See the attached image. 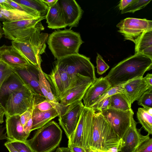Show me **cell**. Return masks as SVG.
<instances>
[{
    "label": "cell",
    "instance_id": "e575fe53",
    "mask_svg": "<svg viewBox=\"0 0 152 152\" xmlns=\"http://www.w3.org/2000/svg\"><path fill=\"white\" fill-rule=\"evenodd\" d=\"M7 140L18 152H35L27 142V140L25 141Z\"/></svg>",
    "mask_w": 152,
    "mask_h": 152
},
{
    "label": "cell",
    "instance_id": "c3c4849f",
    "mask_svg": "<svg viewBox=\"0 0 152 152\" xmlns=\"http://www.w3.org/2000/svg\"><path fill=\"white\" fill-rule=\"evenodd\" d=\"M6 127L0 126V140L4 139L8 140L6 133H4Z\"/></svg>",
    "mask_w": 152,
    "mask_h": 152
},
{
    "label": "cell",
    "instance_id": "91938a15",
    "mask_svg": "<svg viewBox=\"0 0 152 152\" xmlns=\"http://www.w3.org/2000/svg\"><path fill=\"white\" fill-rule=\"evenodd\" d=\"M2 9H2V7H1V5H0V10Z\"/></svg>",
    "mask_w": 152,
    "mask_h": 152
},
{
    "label": "cell",
    "instance_id": "7a4b0ae2",
    "mask_svg": "<svg viewBox=\"0 0 152 152\" xmlns=\"http://www.w3.org/2000/svg\"><path fill=\"white\" fill-rule=\"evenodd\" d=\"M48 48L54 58L58 60L78 53L83 42L80 34L71 29H57L48 36Z\"/></svg>",
    "mask_w": 152,
    "mask_h": 152
},
{
    "label": "cell",
    "instance_id": "ab89813d",
    "mask_svg": "<svg viewBox=\"0 0 152 152\" xmlns=\"http://www.w3.org/2000/svg\"><path fill=\"white\" fill-rule=\"evenodd\" d=\"M111 104L110 96L100 102L95 106L91 107L95 112H102L110 107Z\"/></svg>",
    "mask_w": 152,
    "mask_h": 152
},
{
    "label": "cell",
    "instance_id": "7bdbcfd3",
    "mask_svg": "<svg viewBox=\"0 0 152 152\" xmlns=\"http://www.w3.org/2000/svg\"><path fill=\"white\" fill-rule=\"evenodd\" d=\"M71 152H88V151L84 148L78 145H70L68 147Z\"/></svg>",
    "mask_w": 152,
    "mask_h": 152
},
{
    "label": "cell",
    "instance_id": "603a6c76",
    "mask_svg": "<svg viewBox=\"0 0 152 152\" xmlns=\"http://www.w3.org/2000/svg\"><path fill=\"white\" fill-rule=\"evenodd\" d=\"M45 19L48 27L50 28L59 29L67 26L58 0L54 5L49 8Z\"/></svg>",
    "mask_w": 152,
    "mask_h": 152
},
{
    "label": "cell",
    "instance_id": "8d00e7d4",
    "mask_svg": "<svg viewBox=\"0 0 152 152\" xmlns=\"http://www.w3.org/2000/svg\"><path fill=\"white\" fill-rule=\"evenodd\" d=\"M118 93H122L121 85L110 87L94 103L91 108L95 106L102 100Z\"/></svg>",
    "mask_w": 152,
    "mask_h": 152
},
{
    "label": "cell",
    "instance_id": "7402d4cb",
    "mask_svg": "<svg viewBox=\"0 0 152 152\" xmlns=\"http://www.w3.org/2000/svg\"><path fill=\"white\" fill-rule=\"evenodd\" d=\"M12 44L29 64L36 67L41 66L40 54L33 45L28 43L15 41H12Z\"/></svg>",
    "mask_w": 152,
    "mask_h": 152
},
{
    "label": "cell",
    "instance_id": "6f0895ef",
    "mask_svg": "<svg viewBox=\"0 0 152 152\" xmlns=\"http://www.w3.org/2000/svg\"><path fill=\"white\" fill-rule=\"evenodd\" d=\"M145 109L148 113L151 115H152V108H148Z\"/></svg>",
    "mask_w": 152,
    "mask_h": 152
},
{
    "label": "cell",
    "instance_id": "44dd1931",
    "mask_svg": "<svg viewBox=\"0 0 152 152\" xmlns=\"http://www.w3.org/2000/svg\"><path fill=\"white\" fill-rule=\"evenodd\" d=\"M6 129L8 140L25 141L29 136L24 131L19 115L6 117Z\"/></svg>",
    "mask_w": 152,
    "mask_h": 152
},
{
    "label": "cell",
    "instance_id": "83f0119b",
    "mask_svg": "<svg viewBox=\"0 0 152 152\" xmlns=\"http://www.w3.org/2000/svg\"><path fill=\"white\" fill-rule=\"evenodd\" d=\"M0 12L7 20L10 21L32 19L39 18L34 17L15 9L9 10L2 9L0 10Z\"/></svg>",
    "mask_w": 152,
    "mask_h": 152
},
{
    "label": "cell",
    "instance_id": "4dcf8cb0",
    "mask_svg": "<svg viewBox=\"0 0 152 152\" xmlns=\"http://www.w3.org/2000/svg\"><path fill=\"white\" fill-rule=\"evenodd\" d=\"M135 53H140L152 46V29L145 32L135 44Z\"/></svg>",
    "mask_w": 152,
    "mask_h": 152
},
{
    "label": "cell",
    "instance_id": "7c38bea8",
    "mask_svg": "<svg viewBox=\"0 0 152 152\" xmlns=\"http://www.w3.org/2000/svg\"><path fill=\"white\" fill-rule=\"evenodd\" d=\"M44 74L53 91L54 95L58 101L61 100L72 86L77 75L72 76L55 68H53L49 74L45 73Z\"/></svg>",
    "mask_w": 152,
    "mask_h": 152
},
{
    "label": "cell",
    "instance_id": "b9f144b4",
    "mask_svg": "<svg viewBox=\"0 0 152 152\" xmlns=\"http://www.w3.org/2000/svg\"><path fill=\"white\" fill-rule=\"evenodd\" d=\"M34 104L20 115V122L23 126L31 117L32 110Z\"/></svg>",
    "mask_w": 152,
    "mask_h": 152
},
{
    "label": "cell",
    "instance_id": "277c9868",
    "mask_svg": "<svg viewBox=\"0 0 152 152\" xmlns=\"http://www.w3.org/2000/svg\"><path fill=\"white\" fill-rule=\"evenodd\" d=\"M62 134L58 124L51 121L37 129L33 137L27 141L35 152H52L61 142Z\"/></svg>",
    "mask_w": 152,
    "mask_h": 152
},
{
    "label": "cell",
    "instance_id": "f907efd6",
    "mask_svg": "<svg viewBox=\"0 0 152 152\" xmlns=\"http://www.w3.org/2000/svg\"><path fill=\"white\" fill-rule=\"evenodd\" d=\"M144 78L148 84L152 86V74L148 73Z\"/></svg>",
    "mask_w": 152,
    "mask_h": 152
},
{
    "label": "cell",
    "instance_id": "f1b7e54d",
    "mask_svg": "<svg viewBox=\"0 0 152 152\" xmlns=\"http://www.w3.org/2000/svg\"><path fill=\"white\" fill-rule=\"evenodd\" d=\"M139 123L149 135L152 134V115L148 113L145 109L139 107L137 113Z\"/></svg>",
    "mask_w": 152,
    "mask_h": 152
},
{
    "label": "cell",
    "instance_id": "9f6ffc18",
    "mask_svg": "<svg viewBox=\"0 0 152 152\" xmlns=\"http://www.w3.org/2000/svg\"><path fill=\"white\" fill-rule=\"evenodd\" d=\"M0 21L4 22L6 21H7V20L4 18L3 15H2V14L0 12Z\"/></svg>",
    "mask_w": 152,
    "mask_h": 152
},
{
    "label": "cell",
    "instance_id": "d590c367",
    "mask_svg": "<svg viewBox=\"0 0 152 152\" xmlns=\"http://www.w3.org/2000/svg\"><path fill=\"white\" fill-rule=\"evenodd\" d=\"M9 4L14 9L22 11L36 17H39L42 16L37 12L32 9L22 4L18 3L12 0H8Z\"/></svg>",
    "mask_w": 152,
    "mask_h": 152
},
{
    "label": "cell",
    "instance_id": "f546056e",
    "mask_svg": "<svg viewBox=\"0 0 152 152\" xmlns=\"http://www.w3.org/2000/svg\"><path fill=\"white\" fill-rule=\"evenodd\" d=\"M16 2L28 7L37 12L42 16H46L48 7L42 0H15Z\"/></svg>",
    "mask_w": 152,
    "mask_h": 152
},
{
    "label": "cell",
    "instance_id": "816d5d0a",
    "mask_svg": "<svg viewBox=\"0 0 152 152\" xmlns=\"http://www.w3.org/2000/svg\"><path fill=\"white\" fill-rule=\"evenodd\" d=\"M58 0H42L48 7H51L54 5Z\"/></svg>",
    "mask_w": 152,
    "mask_h": 152
},
{
    "label": "cell",
    "instance_id": "ee69618b",
    "mask_svg": "<svg viewBox=\"0 0 152 152\" xmlns=\"http://www.w3.org/2000/svg\"><path fill=\"white\" fill-rule=\"evenodd\" d=\"M32 126V121L31 117L27 123L23 126L24 131L28 135H29Z\"/></svg>",
    "mask_w": 152,
    "mask_h": 152
},
{
    "label": "cell",
    "instance_id": "ba28073f",
    "mask_svg": "<svg viewBox=\"0 0 152 152\" xmlns=\"http://www.w3.org/2000/svg\"><path fill=\"white\" fill-rule=\"evenodd\" d=\"M116 27L125 39L135 44L145 32L152 29V21L146 19L128 18L122 20Z\"/></svg>",
    "mask_w": 152,
    "mask_h": 152
},
{
    "label": "cell",
    "instance_id": "db71d44e",
    "mask_svg": "<svg viewBox=\"0 0 152 152\" xmlns=\"http://www.w3.org/2000/svg\"><path fill=\"white\" fill-rule=\"evenodd\" d=\"M119 145L118 146L113 147L106 152H119Z\"/></svg>",
    "mask_w": 152,
    "mask_h": 152
},
{
    "label": "cell",
    "instance_id": "60d3db41",
    "mask_svg": "<svg viewBox=\"0 0 152 152\" xmlns=\"http://www.w3.org/2000/svg\"><path fill=\"white\" fill-rule=\"evenodd\" d=\"M135 152H152V138L150 137L143 142Z\"/></svg>",
    "mask_w": 152,
    "mask_h": 152
},
{
    "label": "cell",
    "instance_id": "7dc6e473",
    "mask_svg": "<svg viewBox=\"0 0 152 152\" xmlns=\"http://www.w3.org/2000/svg\"><path fill=\"white\" fill-rule=\"evenodd\" d=\"M5 113L6 111L4 107L0 102V124H1L4 122L3 118Z\"/></svg>",
    "mask_w": 152,
    "mask_h": 152
},
{
    "label": "cell",
    "instance_id": "8fae6325",
    "mask_svg": "<svg viewBox=\"0 0 152 152\" xmlns=\"http://www.w3.org/2000/svg\"><path fill=\"white\" fill-rule=\"evenodd\" d=\"M101 113L110 123L120 139L131 126L134 114L132 109L123 111L111 108Z\"/></svg>",
    "mask_w": 152,
    "mask_h": 152
},
{
    "label": "cell",
    "instance_id": "681fc988",
    "mask_svg": "<svg viewBox=\"0 0 152 152\" xmlns=\"http://www.w3.org/2000/svg\"><path fill=\"white\" fill-rule=\"evenodd\" d=\"M4 145L9 152H18L11 145L8 141L6 142Z\"/></svg>",
    "mask_w": 152,
    "mask_h": 152
},
{
    "label": "cell",
    "instance_id": "f5cc1de1",
    "mask_svg": "<svg viewBox=\"0 0 152 152\" xmlns=\"http://www.w3.org/2000/svg\"><path fill=\"white\" fill-rule=\"evenodd\" d=\"M56 152H71V151L68 147H63L57 148Z\"/></svg>",
    "mask_w": 152,
    "mask_h": 152
},
{
    "label": "cell",
    "instance_id": "f6af8a7d",
    "mask_svg": "<svg viewBox=\"0 0 152 152\" xmlns=\"http://www.w3.org/2000/svg\"><path fill=\"white\" fill-rule=\"evenodd\" d=\"M0 5L3 9L6 10L14 9L9 4L8 0H0Z\"/></svg>",
    "mask_w": 152,
    "mask_h": 152
},
{
    "label": "cell",
    "instance_id": "484cf974",
    "mask_svg": "<svg viewBox=\"0 0 152 152\" xmlns=\"http://www.w3.org/2000/svg\"><path fill=\"white\" fill-rule=\"evenodd\" d=\"M38 69L39 86L45 99L56 103H59L52 91L50 85L46 79L41 66H39Z\"/></svg>",
    "mask_w": 152,
    "mask_h": 152
},
{
    "label": "cell",
    "instance_id": "cb8c5ba5",
    "mask_svg": "<svg viewBox=\"0 0 152 152\" xmlns=\"http://www.w3.org/2000/svg\"><path fill=\"white\" fill-rule=\"evenodd\" d=\"M58 115L59 113L57 109L41 111L33 107L31 115L32 121L31 131L42 127Z\"/></svg>",
    "mask_w": 152,
    "mask_h": 152
},
{
    "label": "cell",
    "instance_id": "9c48e42d",
    "mask_svg": "<svg viewBox=\"0 0 152 152\" xmlns=\"http://www.w3.org/2000/svg\"><path fill=\"white\" fill-rule=\"evenodd\" d=\"M44 29L43 26L33 27L5 37L12 41L28 43L36 48L41 55L45 52L48 37L47 33L41 32Z\"/></svg>",
    "mask_w": 152,
    "mask_h": 152
},
{
    "label": "cell",
    "instance_id": "9a60e30c",
    "mask_svg": "<svg viewBox=\"0 0 152 152\" xmlns=\"http://www.w3.org/2000/svg\"><path fill=\"white\" fill-rule=\"evenodd\" d=\"M137 124L133 118L131 126L121 139L119 152H135L141 143L150 137L148 134H141L140 129L137 128Z\"/></svg>",
    "mask_w": 152,
    "mask_h": 152
},
{
    "label": "cell",
    "instance_id": "bcb514c9",
    "mask_svg": "<svg viewBox=\"0 0 152 152\" xmlns=\"http://www.w3.org/2000/svg\"><path fill=\"white\" fill-rule=\"evenodd\" d=\"M133 0H121L118 4V8L120 10H122L127 7Z\"/></svg>",
    "mask_w": 152,
    "mask_h": 152
},
{
    "label": "cell",
    "instance_id": "e0dca14e",
    "mask_svg": "<svg viewBox=\"0 0 152 152\" xmlns=\"http://www.w3.org/2000/svg\"><path fill=\"white\" fill-rule=\"evenodd\" d=\"M122 93L130 101L131 104L138 101L150 86L143 77L137 78L121 85Z\"/></svg>",
    "mask_w": 152,
    "mask_h": 152
},
{
    "label": "cell",
    "instance_id": "6da1fadb",
    "mask_svg": "<svg viewBox=\"0 0 152 152\" xmlns=\"http://www.w3.org/2000/svg\"><path fill=\"white\" fill-rule=\"evenodd\" d=\"M152 68V59L140 53H135L118 63L105 77L111 87L121 85L129 81L143 77Z\"/></svg>",
    "mask_w": 152,
    "mask_h": 152
},
{
    "label": "cell",
    "instance_id": "d6986e66",
    "mask_svg": "<svg viewBox=\"0 0 152 152\" xmlns=\"http://www.w3.org/2000/svg\"><path fill=\"white\" fill-rule=\"evenodd\" d=\"M0 61L11 68L23 67L29 64L20 53L12 45L0 47Z\"/></svg>",
    "mask_w": 152,
    "mask_h": 152
},
{
    "label": "cell",
    "instance_id": "ac0fdd59",
    "mask_svg": "<svg viewBox=\"0 0 152 152\" xmlns=\"http://www.w3.org/2000/svg\"><path fill=\"white\" fill-rule=\"evenodd\" d=\"M111 86L104 77L97 78L89 87L82 99L84 107L91 108L94 103Z\"/></svg>",
    "mask_w": 152,
    "mask_h": 152
},
{
    "label": "cell",
    "instance_id": "74e56055",
    "mask_svg": "<svg viewBox=\"0 0 152 152\" xmlns=\"http://www.w3.org/2000/svg\"><path fill=\"white\" fill-rule=\"evenodd\" d=\"M13 72L10 67L0 61V89L4 81Z\"/></svg>",
    "mask_w": 152,
    "mask_h": 152
},
{
    "label": "cell",
    "instance_id": "ffe728a7",
    "mask_svg": "<svg viewBox=\"0 0 152 152\" xmlns=\"http://www.w3.org/2000/svg\"><path fill=\"white\" fill-rule=\"evenodd\" d=\"M45 16L38 18L17 21L3 22L2 28L4 37L18 33L28 28L43 26L41 21L45 18Z\"/></svg>",
    "mask_w": 152,
    "mask_h": 152
},
{
    "label": "cell",
    "instance_id": "4fadbf2b",
    "mask_svg": "<svg viewBox=\"0 0 152 152\" xmlns=\"http://www.w3.org/2000/svg\"><path fill=\"white\" fill-rule=\"evenodd\" d=\"M92 83L90 78L77 74L72 86L60 100V103L68 105L82 101L87 90Z\"/></svg>",
    "mask_w": 152,
    "mask_h": 152
},
{
    "label": "cell",
    "instance_id": "f35d334b",
    "mask_svg": "<svg viewBox=\"0 0 152 152\" xmlns=\"http://www.w3.org/2000/svg\"><path fill=\"white\" fill-rule=\"evenodd\" d=\"M96 63L97 72L99 75L103 74L109 68V66L103 60L102 57L98 53L96 58Z\"/></svg>",
    "mask_w": 152,
    "mask_h": 152
},
{
    "label": "cell",
    "instance_id": "5b68a950",
    "mask_svg": "<svg viewBox=\"0 0 152 152\" xmlns=\"http://www.w3.org/2000/svg\"><path fill=\"white\" fill-rule=\"evenodd\" d=\"M54 68L73 76L79 74L88 77L91 80L92 83L97 78L94 66L90 58L79 53L57 60Z\"/></svg>",
    "mask_w": 152,
    "mask_h": 152
},
{
    "label": "cell",
    "instance_id": "5bb4252c",
    "mask_svg": "<svg viewBox=\"0 0 152 152\" xmlns=\"http://www.w3.org/2000/svg\"><path fill=\"white\" fill-rule=\"evenodd\" d=\"M38 67L29 64L23 67L11 68L36 97L45 99L39 86Z\"/></svg>",
    "mask_w": 152,
    "mask_h": 152
},
{
    "label": "cell",
    "instance_id": "836d02e7",
    "mask_svg": "<svg viewBox=\"0 0 152 152\" xmlns=\"http://www.w3.org/2000/svg\"><path fill=\"white\" fill-rule=\"evenodd\" d=\"M60 103H56L44 99L39 102L36 103L34 108L41 111H45L53 109H57Z\"/></svg>",
    "mask_w": 152,
    "mask_h": 152
},
{
    "label": "cell",
    "instance_id": "2e32d148",
    "mask_svg": "<svg viewBox=\"0 0 152 152\" xmlns=\"http://www.w3.org/2000/svg\"><path fill=\"white\" fill-rule=\"evenodd\" d=\"M67 26L71 28L76 27L81 18L83 11L74 0H58Z\"/></svg>",
    "mask_w": 152,
    "mask_h": 152
},
{
    "label": "cell",
    "instance_id": "8992f818",
    "mask_svg": "<svg viewBox=\"0 0 152 152\" xmlns=\"http://www.w3.org/2000/svg\"><path fill=\"white\" fill-rule=\"evenodd\" d=\"M95 113L91 108L84 106L77 126L68 139V145H75L89 151L91 144L93 117Z\"/></svg>",
    "mask_w": 152,
    "mask_h": 152
},
{
    "label": "cell",
    "instance_id": "d4e9b609",
    "mask_svg": "<svg viewBox=\"0 0 152 152\" xmlns=\"http://www.w3.org/2000/svg\"><path fill=\"white\" fill-rule=\"evenodd\" d=\"M24 85L18 76L14 72L4 81L0 89V101L7 99L12 93L20 89Z\"/></svg>",
    "mask_w": 152,
    "mask_h": 152
},
{
    "label": "cell",
    "instance_id": "30bf717a",
    "mask_svg": "<svg viewBox=\"0 0 152 152\" xmlns=\"http://www.w3.org/2000/svg\"><path fill=\"white\" fill-rule=\"evenodd\" d=\"M84 105L81 101L68 105H65L58 116L59 123L68 139L75 130Z\"/></svg>",
    "mask_w": 152,
    "mask_h": 152
},
{
    "label": "cell",
    "instance_id": "d6a6232c",
    "mask_svg": "<svg viewBox=\"0 0 152 152\" xmlns=\"http://www.w3.org/2000/svg\"><path fill=\"white\" fill-rule=\"evenodd\" d=\"M138 101V104L145 108H152V87L145 92Z\"/></svg>",
    "mask_w": 152,
    "mask_h": 152
},
{
    "label": "cell",
    "instance_id": "3957f363",
    "mask_svg": "<svg viewBox=\"0 0 152 152\" xmlns=\"http://www.w3.org/2000/svg\"><path fill=\"white\" fill-rule=\"evenodd\" d=\"M121 139L110 123L100 112H95L93 117L92 142L89 151L106 152L119 145Z\"/></svg>",
    "mask_w": 152,
    "mask_h": 152
},
{
    "label": "cell",
    "instance_id": "680465c9",
    "mask_svg": "<svg viewBox=\"0 0 152 152\" xmlns=\"http://www.w3.org/2000/svg\"><path fill=\"white\" fill-rule=\"evenodd\" d=\"M88 152H98V151H88Z\"/></svg>",
    "mask_w": 152,
    "mask_h": 152
},
{
    "label": "cell",
    "instance_id": "52a82bcc",
    "mask_svg": "<svg viewBox=\"0 0 152 152\" xmlns=\"http://www.w3.org/2000/svg\"><path fill=\"white\" fill-rule=\"evenodd\" d=\"M37 97L24 85L20 89L10 94L4 106L5 116L20 115L34 104Z\"/></svg>",
    "mask_w": 152,
    "mask_h": 152
},
{
    "label": "cell",
    "instance_id": "11a10c76",
    "mask_svg": "<svg viewBox=\"0 0 152 152\" xmlns=\"http://www.w3.org/2000/svg\"><path fill=\"white\" fill-rule=\"evenodd\" d=\"M4 35L3 31L2 28V25L0 22V40Z\"/></svg>",
    "mask_w": 152,
    "mask_h": 152
},
{
    "label": "cell",
    "instance_id": "1f68e13d",
    "mask_svg": "<svg viewBox=\"0 0 152 152\" xmlns=\"http://www.w3.org/2000/svg\"><path fill=\"white\" fill-rule=\"evenodd\" d=\"M151 0H133L125 8L121 11V14L127 13H134L145 7Z\"/></svg>",
    "mask_w": 152,
    "mask_h": 152
},
{
    "label": "cell",
    "instance_id": "4316f807",
    "mask_svg": "<svg viewBox=\"0 0 152 152\" xmlns=\"http://www.w3.org/2000/svg\"><path fill=\"white\" fill-rule=\"evenodd\" d=\"M111 104L110 108L126 111L132 110L131 104L123 93H118L110 96Z\"/></svg>",
    "mask_w": 152,
    "mask_h": 152
}]
</instances>
